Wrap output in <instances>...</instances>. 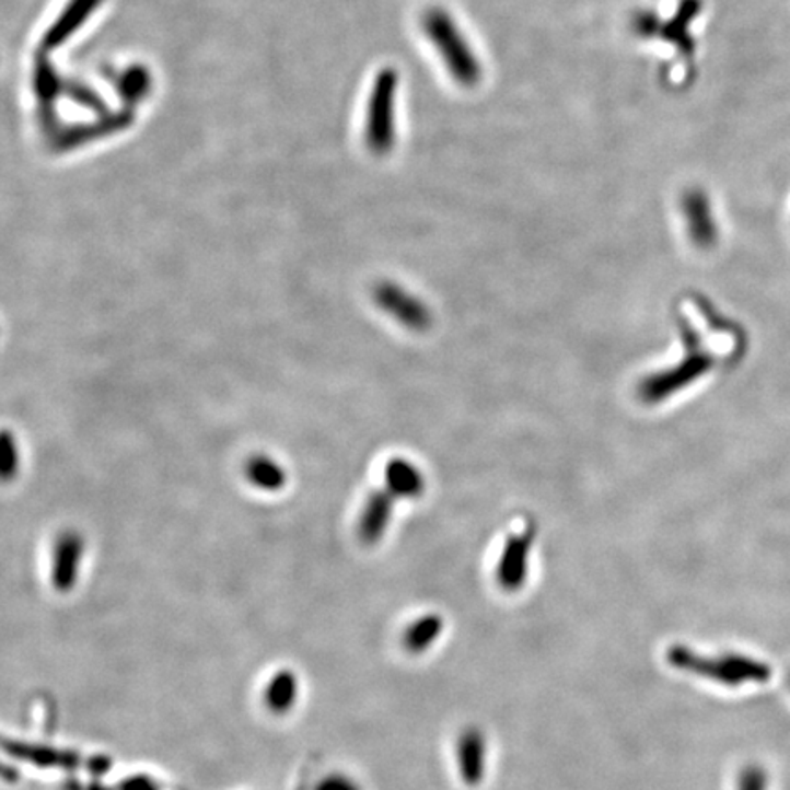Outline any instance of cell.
Listing matches in <instances>:
<instances>
[{
	"label": "cell",
	"mask_w": 790,
	"mask_h": 790,
	"mask_svg": "<svg viewBox=\"0 0 790 790\" xmlns=\"http://www.w3.org/2000/svg\"><path fill=\"white\" fill-rule=\"evenodd\" d=\"M669 663L683 672L699 675L719 685L737 688L748 683H765L770 677V669L763 661L740 653H724L719 657L699 655L686 646H672L669 650Z\"/></svg>",
	"instance_id": "obj_1"
},
{
	"label": "cell",
	"mask_w": 790,
	"mask_h": 790,
	"mask_svg": "<svg viewBox=\"0 0 790 790\" xmlns=\"http://www.w3.org/2000/svg\"><path fill=\"white\" fill-rule=\"evenodd\" d=\"M425 34L429 35L435 50L440 51L452 78L465 86H473L481 79L478 57L474 56L457 24L441 8H430L423 15Z\"/></svg>",
	"instance_id": "obj_2"
},
{
	"label": "cell",
	"mask_w": 790,
	"mask_h": 790,
	"mask_svg": "<svg viewBox=\"0 0 790 790\" xmlns=\"http://www.w3.org/2000/svg\"><path fill=\"white\" fill-rule=\"evenodd\" d=\"M399 73L384 68L373 83L367 117V143L375 154H388L395 141V101Z\"/></svg>",
	"instance_id": "obj_3"
},
{
	"label": "cell",
	"mask_w": 790,
	"mask_h": 790,
	"mask_svg": "<svg viewBox=\"0 0 790 790\" xmlns=\"http://www.w3.org/2000/svg\"><path fill=\"white\" fill-rule=\"evenodd\" d=\"M373 301L390 317L413 332H427L432 326V312L421 299L394 282L373 288Z\"/></svg>",
	"instance_id": "obj_4"
},
{
	"label": "cell",
	"mask_w": 790,
	"mask_h": 790,
	"mask_svg": "<svg viewBox=\"0 0 790 790\" xmlns=\"http://www.w3.org/2000/svg\"><path fill=\"white\" fill-rule=\"evenodd\" d=\"M536 525L525 523V530L520 535L507 538L506 547L501 551L500 564L496 568V579L506 591L522 590L525 579L530 574V557L535 544Z\"/></svg>",
	"instance_id": "obj_5"
},
{
	"label": "cell",
	"mask_w": 790,
	"mask_h": 790,
	"mask_svg": "<svg viewBox=\"0 0 790 790\" xmlns=\"http://www.w3.org/2000/svg\"><path fill=\"white\" fill-rule=\"evenodd\" d=\"M707 370L708 361L705 357H688L672 370L655 373V375L644 379L639 386L640 399L646 403L663 402L670 394H674L677 390L692 383L697 375H701Z\"/></svg>",
	"instance_id": "obj_6"
},
{
	"label": "cell",
	"mask_w": 790,
	"mask_h": 790,
	"mask_svg": "<svg viewBox=\"0 0 790 790\" xmlns=\"http://www.w3.org/2000/svg\"><path fill=\"white\" fill-rule=\"evenodd\" d=\"M395 501L397 498L388 489L373 490L368 496L359 516V538L368 546L377 544L388 530Z\"/></svg>",
	"instance_id": "obj_7"
},
{
	"label": "cell",
	"mask_w": 790,
	"mask_h": 790,
	"mask_svg": "<svg viewBox=\"0 0 790 790\" xmlns=\"http://www.w3.org/2000/svg\"><path fill=\"white\" fill-rule=\"evenodd\" d=\"M83 547V538L75 531H67L57 538L54 547V582L59 590H68L75 582Z\"/></svg>",
	"instance_id": "obj_8"
},
{
	"label": "cell",
	"mask_w": 790,
	"mask_h": 790,
	"mask_svg": "<svg viewBox=\"0 0 790 790\" xmlns=\"http://www.w3.org/2000/svg\"><path fill=\"white\" fill-rule=\"evenodd\" d=\"M384 481L397 500H418L427 489L423 473L405 457H394L386 463Z\"/></svg>",
	"instance_id": "obj_9"
},
{
	"label": "cell",
	"mask_w": 790,
	"mask_h": 790,
	"mask_svg": "<svg viewBox=\"0 0 790 790\" xmlns=\"http://www.w3.org/2000/svg\"><path fill=\"white\" fill-rule=\"evenodd\" d=\"M485 759H487V745L485 737L478 729H468L457 741V762L463 781L467 785H478L485 776Z\"/></svg>",
	"instance_id": "obj_10"
},
{
	"label": "cell",
	"mask_w": 790,
	"mask_h": 790,
	"mask_svg": "<svg viewBox=\"0 0 790 790\" xmlns=\"http://www.w3.org/2000/svg\"><path fill=\"white\" fill-rule=\"evenodd\" d=\"M701 10L702 0H681L674 18L663 23V28H661L659 35L664 40L672 43V46H675L681 54L692 56V51L696 48L690 34L692 23L696 21Z\"/></svg>",
	"instance_id": "obj_11"
},
{
	"label": "cell",
	"mask_w": 790,
	"mask_h": 790,
	"mask_svg": "<svg viewBox=\"0 0 790 790\" xmlns=\"http://www.w3.org/2000/svg\"><path fill=\"white\" fill-rule=\"evenodd\" d=\"M683 212H685L688 231L694 242L699 245L712 244L716 239V223H713L712 209L707 195L701 190H690L683 198Z\"/></svg>",
	"instance_id": "obj_12"
},
{
	"label": "cell",
	"mask_w": 790,
	"mask_h": 790,
	"mask_svg": "<svg viewBox=\"0 0 790 790\" xmlns=\"http://www.w3.org/2000/svg\"><path fill=\"white\" fill-rule=\"evenodd\" d=\"M244 476L255 489L264 492H279L288 484L284 467L266 454L249 457L244 465Z\"/></svg>",
	"instance_id": "obj_13"
},
{
	"label": "cell",
	"mask_w": 790,
	"mask_h": 790,
	"mask_svg": "<svg viewBox=\"0 0 790 790\" xmlns=\"http://www.w3.org/2000/svg\"><path fill=\"white\" fill-rule=\"evenodd\" d=\"M441 631H443V618L430 613V615L418 618L413 626H408L405 637H403V644L413 653H421L434 644Z\"/></svg>",
	"instance_id": "obj_14"
},
{
	"label": "cell",
	"mask_w": 790,
	"mask_h": 790,
	"mask_svg": "<svg viewBox=\"0 0 790 790\" xmlns=\"http://www.w3.org/2000/svg\"><path fill=\"white\" fill-rule=\"evenodd\" d=\"M21 470V446L10 429L0 430V484H12Z\"/></svg>",
	"instance_id": "obj_15"
},
{
	"label": "cell",
	"mask_w": 790,
	"mask_h": 790,
	"mask_svg": "<svg viewBox=\"0 0 790 790\" xmlns=\"http://www.w3.org/2000/svg\"><path fill=\"white\" fill-rule=\"evenodd\" d=\"M295 679L291 675H280L271 690V701L277 708H288L295 699Z\"/></svg>",
	"instance_id": "obj_16"
},
{
	"label": "cell",
	"mask_w": 790,
	"mask_h": 790,
	"mask_svg": "<svg viewBox=\"0 0 790 790\" xmlns=\"http://www.w3.org/2000/svg\"><path fill=\"white\" fill-rule=\"evenodd\" d=\"M661 28H663V21L655 12H639L634 18L635 34L646 37V39L661 34Z\"/></svg>",
	"instance_id": "obj_17"
},
{
	"label": "cell",
	"mask_w": 790,
	"mask_h": 790,
	"mask_svg": "<svg viewBox=\"0 0 790 790\" xmlns=\"http://www.w3.org/2000/svg\"><path fill=\"white\" fill-rule=\"evenodd\" d=\"M767 787V776L763 772V768L751 765L741 772L740 790H765Z\"/></svg>",
	"instance_id": "obj_18"
},
{
	"label": "cell",
	"mask_w": 790,
	"mask_h": 790,
	"mask_svg": "<svg viewBox=\"0 0 790 790\" xmlns=\"http://www.w3.org/2000/svg\"><path fill=\"white\" fill-rule=\"evenodd\" d=\"M318 790H361L353 779L346 776H332L326 779Z\"/></svg>",
	"instance_id": "obj_19"
},
{
	"label": "cell",
	"mask_w": 790,
	"mask_h": 790,
	"mask_svg": "<svg viewBox=\"0 0 790 790\" xmlns=\"http://www.w3.org/2000/svg\"><path fill=\"white\" fill-rule=\"evenodd\" d=\"M789 681H790V677H789Z\"/></svg>",
	"instance_id": "obj_20"
}]
</instances>
